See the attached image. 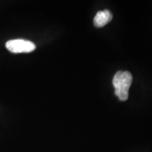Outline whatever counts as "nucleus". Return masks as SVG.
Here are the masks:
<instances>
[{
    "instance_id": "2",
    "label": "nucleus",
    "mask_w": 152,
    "mask_h": 152,
    "mask_svg": "<svg viewBox=\"0 0 152 152\" xmlns=\"http://www.w3.org/2000/svg\"><path fill=\"white\" fill-rule=\"evenodd\" d=\"M6 47L13 53H29L36 48L35 45L32 42L26 39H12L6 43Z\"/></svg>"
},
{
    "instance_id": "3",
    "label": "nucleus",
    "mask_w": 152,
    "mask_h": 152,
    "mask_svg": "<svg viewBox=\"0 0 152 152\" xmlns=\"http://www.w3.org/2000/svg\"><path fill=\"white\" fill-rule=\"evenodd\" d=\"M113 18V15L109 10L105 9L97 12L94 18V24L96 27L102 28L111 21Z\"/></svg>"
},
{
    "instance_id": "1",
    "label": "nucleus",
    "mask_w": 152,
    "mask_h": 152,
    "mask_svg": "<svg viewBox=\"0 0 152 152\" xmlns=\"http://www.w3.org/2000/svg\"><path fill=\"white\" fill-rule=\"evenodd\" d=\"M132 81V76L128 71H118L113 78V85L115 94L121 101L128 99L129 89Z\"/></svg>"
}]
</instances>
